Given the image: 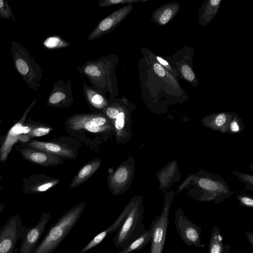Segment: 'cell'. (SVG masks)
<instances>
[{
    "instance_id": "3",
    "label": "cell",
    "mask_w": 253,
    "mask_h": 253,
    "mask_svg": "<svg viewBox=\"0 0 253 253\" xmlns=\"http://www.w3.org/2000/svg\"><path fill=\"white\" fill-rule=\"evenodd\" d=\"M132 206L111 241L121 249L139 237L146 230L143 224L144 206L142 195L133 197Z\"/></svg>"
},
{
    "instance_id": "8",
    "label": "cell",
    "mask_w": 253,
    "mask_h": 253,
    "mask_svg": "<svg viewBox=\"0 0 253 253\" xmlns=\"http://www.w3.org/2000/svg\"><path fill=\"white\" fill-rule=\"evenodd\" d=\"M135 164L133 158L130 156L124 161L107 176L108 187L115 196L126 193L129 189L135 174Z\"/></svg>"
},
{
    "instance_id": "24",
    "label": "cell",
    "mask_w": 253,
    "mask_h": 253,
    "mask_svg": "<svg viewBox=\"0 0 253 253\" xmlns=\"http://www.w3.org/2000/svg\"><path fill=\"white\" fill-rule=\"evenodd\" d=\"M66 95L61 91H55L49 96L47 105L52 107H65Z\"/></svg>"
},
{
    "instance_id": "2",
    "label": "cell",
    "mask_w": 253,
    "mask_h": 253,
    "mask_svg": "<svg viewBox=\"0 0 253 253\" xmlns=\"http://www.w3.org/2000/svg\"><path fill=\"white\" fill-rule=\"evenodd\" d=\"M85 206L84 202L80 203L62 214L49 227L35 253H53L78 222Z\"/></svg>"
},
{
    "instance_id": "31",
    "label": "cell",
    "mask_w": 253,
    "mask_h": 253,
    "mask_svg": "<svg viewBox=\"0 0 253 253\" xmlns=\"http://www.w3.org/2000/svg\"><path fill=\"white\" fill-rule=\"evenodd\" d=\"M235 175H237L241 180L246 182L247 184H250L253 187V176L248 174H243L239 172L233 171Z\"/></svg>"
},
{
    "instance_id": "1",
    "label": "cell",
    "mask_w": 253,
    "mask_h": 253,
    "mask_svg": "<svg viewBox=\"0 0 253 253\" xmlns=\"http://www.w3.org/2000/svg\"><path fill=\"white\" fill-rule=\"evenodd\" d=\"M63 127L66 133L91 150H96L115 136L112 123L102 113L73 115L65 120Z\"/></svg>"
},
{
    "instance_id": "9",
    "label": "cell",
    "mask_w": 253,
    "mask_h": 253,
    "mask_svg": "<svg viewBox=\"0 0 253 253\" xmlns=\"http://www.w3.org/2000/svg\"><path fill=\"white\" fill-rule=\"evenodd\" d=\"M174 222L178 236L186 245L196 248L205 247L201 243L202 227L190 220L182 208L175 210Z\"/></svg>"
},
{
    "instance_id": "22",
    "label": "cell",
    "mask_w": 253,
    "mask_h": 253,
    "mask_svg": "<svg viewBox=\"0 0 253 253\" xmlns=\"http://www.w3.org/2000/svg\"><path fill=\"white\" fill-rule=\"evenodd\" d=\"M85 94L89 104L95 109L102 110L106 108L109 103L103 96L91 89H86Z\"/></svg>"
},
{
    "instance_id": "15",
    "label": "cell",
    "mask_w": 253,
    "mask_h": 253,
    "mask_svg": "<svg viewBox=\"0 0 253 253\" xmlns=\"http://www.w3.org/2000/svg\"><path fill=\"white\" fill-rule=\"evenodd\" d=\"M37 101L34 100L25 110L22 117L15 122L5 135L3 142L0 147V161L5 162L13 146L19 141L21 130L27 117Z\"/></svg>"
},
{
    "instance_id": "27",
    "label": "cell",
    "mask_w": 253,
    "mask_h": 253,
    "mask_svg": "<svg viewBox=\"0 0 253 253\" xmlns=\"http://www.w3.org/2000/svg\"><path fill=\"white\" fill-rule=\"evenodd\" d=\"M138 0H100L98 3V5L100 7H105L111 5L128 3L131 4L132 3L136 2Z\"/></svg>"
},
{
    "instance_id": "30",
    "label": "cell",
    "mask_w": 253,
    "mask_h": 253,
    "mask_svg": "<svg viewBox=\"0 0 253 253\" xmlns=\"http://www.w3.org/2000/svg\"><path fill=\"white\" fill-rule=\"evenodd\" d=\"M0 15L5 18L12 16L8 4L2 0H0Z\"/></svg>"
},
{
    "instance_id": "36",
    "label": "cell",
    "mask_w": 253,
    "mask_h": 253,
    "mask_svg": "<svg viewBox=\"0 0 253 253\" xmlns=\"http://www.w3.org/2000/svg\"><path fill=\"white\" fill-rule=\"evenodd\" d=\"M157 59L158 60V61L163 65L167 67L169 66V63L164 59L160 57H157Z\"/></svg>"
},
{
    "instance_id": "10",
    "label": "cell",
    "mask_w": 253,
    "mask_h": 253,
    "mask_svg": "<svg viewBox=\"0 0 253 253\" xmlns=\"http://www.w3.org/2000/svg\"><path fill=\"white\" fill-rule=\"evenodd\" d=\"M63 137L53 139L48 141L32 140L25 143H20L23 147H29L39 149L48 153L66 159H76L78 153L79 146L64 142Z\"/></svg>"
},
{
    "instance_id": "17",
    "label": "cell",
    "mask_w": 253,
    "mask_h": 253,
    "mask_svg": "<svg viewBox=\"0 0 253 253\" xmlns=\"http://www.w3.org/2000/svg\"><path fill=\"white\" fill-rule=\"evenodd\" d=\"M133 201V198L132 197L114 223L108 228L95 236L86 246L79 251L78 253H85L99 244L105 239L107 235L117 232L128 213L132 206Z\"/></svg>"
},
{
    "instance_id": "4",
    "label": "cell",
    "mask_w": 253,
    "mask_h": 253,
    "mask_svg": "<svg viewBox=\"0 0 253 253\" xmlns=\"http://www.w3.org/2000/svg\"><path fill=\"white\" fill-rule=\"evenodd\" d=\"M132 111L128 104L122 101L109 104L102 111V114L113 125L115 137L118 144L124 145L132 137Z\"/></svg>"
},
{
    "instance_id": "28",
    "label": "cell",
    "mask_w": 253,
    "mask_h": 253,
    "mask_svg": "<svg viewBox=\"0 0 253 253\" xmlns=\"http://www.w3.org/2000/svg\"><path fill=\"white\" fill-rule=\"evenodd\" d=\"M181 72L184 77L190 82L195 79V75L191 68L187 65H183L181 67Z\"/></svg>"
},
{
    "instance_id": "19",
    "label": "cell",
    "mask_w": 253,
    "mask_h": 253,
    "mask_svg": "<svg viewBox=\"0 0 253 253\" xmlns=\"http://www.w3.org/2000/svg\"><path fill=\"white\" fill-rule=\"evenodd\" d=\"M101 163V159L96 158L84 165L73 178L69 189H74L86 181L98 169Z\"/></svg>"
},
{
    "instance_id": "37",
    "label": "cell",
    "mask_w": 253,
    "mask_h": 253,
    "mask_svg": "<svg viewBox=\"0 0 253 253\" xmlns=\"http://www.w3.org/2000/svg\"><path fill=\"white\" fill-rule=\"evenodd\" d=\"M5 203H1L0 204V214L1 213V212L4 210V207H5Z\"/></svg>"
},
{
    "instance_id": "26",
    "label": "cell",
    "mask_w": 253,
    "mask_h": 253,
    "mask_svg": "<svg viewBox=\"0 0 253 253\" xmlns=\"http://www.w3.org/2000/svg\"><path fill=\"white\" fill-rule=\"evenodd\" d=\"M173 10L170 7L167 8L162 11L158 17V21L161 24L167 23L173 15Z\"/></svg>"
},
{
    "instance_id": "12",
    "label": "cell",
    "mask_w": 253,
    "mask_h": 253,
    "mask_svg": "<svg viewBox=\"0 0 253 253\" xmlns=\"http://www.w3.org/2000/svg\"><path fill=\"white\" fill-rule=\"evenodd\" d=\"M15 148L25 160L44 167L61 165L67 160L39 149L23 147L19 144L15 146Z\"/></svg>"
},
{
    "instance_id": "5",
    "label": "cell",
    "mask_w": 253,
    "mask_h": 253,
    "mask_svg": "<svg viewBox=\"0 0 253 253\" xmlns=\"http://www.w3.org/2000/svg\"><path fill=\"white\" fill-rule=\"evenodd\" d=\"M194 176L198 188L202 190H191L189 195L193 199L202 202H213L215 204L224 201L228 198L232 192L229 190H225V185L221 183V180L214 179L211 175Z\"/></svg>"
},
{
    "instance_id": "23",
    "label": "cell",
    "mask_w": 253,
    "mask_h": 253,
    "mask_svg": "<svg viewBox=\"0 0 253 253\" xmlns=\"http://www.w3.org/2000/svg\"><path fill=\"white\" fill-rule=\"evenodd\" d=\"M175 163V162H173L168 167H166L165 169L159 171L158 178L161 181V187H163V189L167 188L169 185H170L172 182H175L173 179L174 177L173 174L175 171L177 165L176 163Z\"/></svg>"
},
{
    "instance_id": "32",
    "label": "cell",
    "mask_w": 253,
    "mask_h": 253,
    "mask_svg": "<svg viewBox=\"0 0 253 253\" xmlns=\"http://www.w3.org/2000/svg\"><path fill=\"white\" fill-rule=\"evenodd\" d=\"M226 120L227 116L225 114H219L215 117L214 123L216 126L220 127L224 125Z\"/></svg>"
},
{
    "instance_id": "6",
    "label": "cell",
    "mask_w": 253,
    "mask_h": 253,
    "mask_svg": "<svg viewBox=\"0 0 253 253\" xmlns=\"http://www.w3.org/2000/svg\"><path fill=\"white\" fill-rule=\"evenodd\" d=\"M28 228L19 215L10 216L0 228V253H18L17 243Z\"/></svg>"
},
{
    "instance_id": "29",
    "label": "cell",
    "mask_w": 253,
    "mask_h": 253,
    "mask_svg": "<svg viewBox=\"0 0 253 253\" xmlns=\"http://www.w3.org/2000/svg\"><path fill=\"white\" fill-rule=\"evenodd\" d=\"M239 201V206H242L252 208L253 207V200L252 198L246 195H239L237 197Z\"/></svg>"
},
{
    "instance_id": "13",
    "label": "cell",
    "mask_w": 253,
    "mask_h": 253,
    "mask_svg": "<svg viewBox=\"0 0 253 253\" xmlns=\"http://www.w3.org/2000/svg\"><path fill=\"white\" fill-rule=\"evenodd\" d=\"M22 192L26 195L45 192L58 185L60 179L45 174L35 173L22 179Z\"/></svg>"
},
{
    "instance_id": "7",
    "label": "cell",
    "mask_w": 253,
    "mask_h": 253,
    "mask_svg": "<svg viewBox=\"0 0 253 253\" xmlns=\"http://www.w3.org/2000/svg\"><path fill=\"white\" fill-rule=\"evenodd\" d=\"M174 193L172 191L165 196L162 211L152 222L153 230L150 253H163L169 226V217Z\"/></svg>"
},
{
    "instance_id": "40",
    "label": "cell",
    "mask_w": 253,
    "mask_h": 253,
    "mask_svg": "<svg viewBox=\"0 0 253 253\" xmlns=\"http://www.w3.org/2000/svg\"><path fill=\"white\" fill-rule=\"evenodd\" d=\"M2 122V120L0 119V123Z\"/></svg>"
},
{
    "instance_id": "25",
    "label": "cell",
    "mask_w": 253,
    "mask_h": 253,
    "mask_svg": "<svg viewBox=\"0 0 253 253\" xmlns=\"http://www.w3.org/2000/svg\"><path fill=\"white\" fill-rule=\"evenodd\" d=\"M44 45L47 48H54L65 46L66 42L58 37H51L44 41Z\"/></svg>"
},
{
    "instance_id": "14",
    "label": "cell",
    "mask_w": 253,
    "mask_h": 253,
    "mask_svg": "<svg viewBox=\"0 0 253 253\" xmlns=\"http://www.w3.org/2000/svg\"><path fill=\"white\" fill-rule=\"evenodd\" d=\"M131 4H128L114 11L103 19L90 33L88 41L94 40L111 31L123 21L132 10Z\"/></svg>"
},
{
    "instance_id": "39",
    "label": "cell",
    "mask_w": 253,
    "mask_h": 253,
    "mask_svg": "<svg viewBox=\"0 0 253 253\" xmlns=\"http://www.w3.org/2000/svg\"><path fill=\"white\" fill-rule=\"evenodd\" d=\"M1 178H2V176H1V174H0V179H1Z\"/></svg>"
},
{
    "instance_id": "11",
    "label": "cell",
    "mask_w": 253,
    "mask_h": 253,
    "mask_svg": "<svg viewBox=\"0 0 253 253\" xmlns=\"http://www.w3.org/2000/svg\"><path fill=\"white\" fill-rule=\"evenodd\" d=\"M50 217V213L42 212L39 221L33 226L28 227L21 239L18 253H35Z\"/></svg>"
},
{
    "instance_id": "34",
    "label": "cell",
    "mask_w": 253,
    "mask_h": 253,
    "mask_svg": "<svg viewBox=\"0 0 253 253\" xmlns=\"http://www.w3.org/2000/svg\"><path fill=\"white\" fill-rule=\"evenodd\" d=\"M245 236L251 245L253 247V233L252 231H247L245 232Z\"/></svg>"
},
{
    "instance_id": "35",
    "label": "cell",
    "mask_w": 253,
    "mask_h": 253,
    "mask_svg": "<svg viewBox=\"0 0 253 253\" xmlns=\"http://www.w3.org/2000/svg\"><path fill=\"white\" fill-rule=\"evenodd\" d=\"M230 129L232 131L237 132L239 130V126L236 121H233L230 124Z\"/></svg>"
},
{
    "instance_id": "18",
    "label": "cell",
    "mask_w": 253,
    "mask_h": 253,
    "mask_svg": "<svg viewBox=\"0 0 253 253\" xmlns=\"http://www.w3.org/2000/svg\"><path fill=\"white\" fill-rule=\"evenodd\" d=\"M14 57L17 71L28 83L31 84L36 75L31 60L21 50L15 51Z\"/></svg>"
},
{
    "instance_id": "33",
    "label": "cell",
    "mask_w": 253,
    "mask_h": 253,
    "mask_svg": "<svg viewBox=\"0 0 253 253\" xmlns=\"http://www.w3.org/2000/svg\"><path fill=\"white\" fill-rule=\"evenodd\" d=\"M153 68L156 74L160 77L165 76L166 73L163 67L159 63H155L153 65Z\"/></svg>"
},
{
    "instance_id": "21",
    "label": "cell",
    "mask_w": 253,
    "mask_h": 253,
    "mask_svg": "<svg viewBox=\"0 0 253 253\" xmlns=\"http://www.w3.org/2000/svg\"><path fill=\"white\" fill-rule=\"evenodd\" d=\"M231 249V245L223 244L219 227L216 225L213 226L210 238L209 253H229Z\"/></svg>"
},
{
    "instance_id": "20",
    "label": "cell",
    "mask_w": 253,
    "mask_h": 253,
    "mask_svg": "<svg viewBox=\"0 0 253 253\" xmlns=\"http://www.w3.org/2000/svg\"><path fill=\"white\" fill-rule=\"evenodd\" d=\"M153 230L152 222L148 229H146L139 237L116 253H131L141 250L151 241Z\"/></svg>"
},
{
    "instance_id": "38",
    "label": "cell",
    "mask_w": 253,
    "mask_h": 253,
    "mask_svg": "<svg viewBox=\"0 0 253 253\" xmlns=\"http://www.w3.org/2000/svg\"><path fill=\"white\" fill-rule=\"evenodd\" d=\"M4 188L3 186L0 183V190L3 189Z\"/></svg>"
},
{
    "instance_id": "16",
    "label": "cell",
    "mask_w": 253,
    "mask_h": 253,
    "mask_svg": "<svg viewBox=\"0 0 253 253\" xmlns=\"http://www.w3.org/2000/svg\"><path fill=\"white\" fill-rule=\"evenodd\" d=\"M53 130L54 128L47 124L29 119L25 121L22 126L19 141L25 143L33 138L43 136Z\"/></svg>"
}]
</instances>
